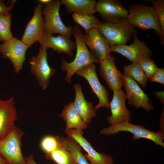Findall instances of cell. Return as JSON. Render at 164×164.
<instances>
[{
    "label": "cell",
    "mask_w": 164,
    "mask_h": 164,
    "mask_svg": "<svg viewBox=\"0 0 164 164\" xmlns=\"http://www.w3.org/2000/svg\"><path fill=\"white\" fill-rule=\"evenodd\" d=\"M82 33L80 27L75 25L73 27V34L76 45V54L73 61L68 63L63 58L61 59V69L66 72L65 80L70 83L72 77L76 72L84 67L94 63H100L101 61L90 52L84 42Z\"/></svg>",
    "instance_id": "1"
},
{
    "label": "cell",
    "mask_w": 164,
    "mask_h": 164,
    "mask_svg": "<svg viewBox=\"0 0 164 164\" xmlns=\"http://www.w3.org/2000/svg\"><path fill=\"white\" fill-rule=\"evenodd\" d=\"M23 130L14 126L0 140V155L7 164H27L21 149Z\"/></svg>",
    "instance_id": "2"
},
{
    "label": "cell",
    "mask_w": 164,
    "mask_h": 164,
    "mask_svg": "<svg viewBox=\"0 0 164 164\" xmlns=\"http://www.w3.org/2000/svg\"><path fill=\"white\" fill-rule=\"evenodd\" d=\"M128 7L127 19L132 25L143 30L153 29L161 36V32L154 8L142 4H133Z\"/></svg>",
    "instance_id": "3"
},
{
    "label": "cell",
    "mask_w": 164,
    "mask_h": 164,
    "mask_svg": "<svg viewBox=\"0 0 164 164\" xmlns=\"http://www.w3.org/2000/svg\"><path fill=\"white\" fill-rule=\"evenodd\" d=\"M97 29L111 46L125 44L132 35L137 33L135 27L126 19L114 23L101 22Z\"/></svg>",
    "instance_id": "4"
},
{
    "label": "cell",
    "mask_w": 164,
    "mask_h": 164,
    "mask_svg": "<svg viewBox=\"0 0 164 164\" xmlns=\"http://www.w3.org/2000/svg\"><path fill=\"white\" fill-rule=\"evenodd\" d=\"M120 132H128L133 134L132 139L136 140L145 138L153 141L156 145L164 147L163 132H154L145 128L144 126L131 123L128 121L118 124L111 125L102 129L101 134L106 135H115Z\"/></svg>",
    "instance_id": "5"
},
{
    "label": "cell",
    "mask_w": 164,
    "mask_h": 164,
    "mask_svg": "<svg viewBox=\"0 0 164 164\" xmlns=\"http://www.w3.org/2000/svg\"><path fill=\"white\" fill-rule=\"evenodd\" d=\"M62 5L60 0H51L45 4L42 10L44 31L52 35L58 33L70 38L73 34V27L67 26L62 21L59 14Z\"/></svg>",
    "instance_id": "6"
},
{
    "label": "cell",
    "mask_w": 164,
    "mask_h": 164,
    "mask_svg": "<svg viewBox=\"0 0 164 164\" xmlns=\"http://www.w3.org/2000/svg\"><path fill=\"white\" fill-rule=\"evenodd\" d=\"M47 49L45 46L41 45L38 55L32 57L29 60L31 73L34 75L38 84L43 90L48 86L50 79L54 75L56 70L48 63Z\"/></svg>",
    "instance_id": "7"
},
{
    "label": "cell",
    "mask_w": 164,
    "mask_h": 164,
    "mask_svg": "<svg viewBox=\"0 0 164 164\" xmlns=\"http://www.w3.org/2000/svg\"><path fill=\"white\" fill-rule=\"evenodd\" d=\"M96 66L93 63L88 65L77 71L76 73L88 81L91 90L99 100L98 104L94 108L96 110L103 107L110 108L109 95L107 88L100 83L96 71Z\"/></svg>",
    "instance_id": "8"
},
{
    "label": "cell",
    "mask_w": 164,
    "mask_h": 164,
    "mask_svg": "<svg viewBox=\"0 0 164 164\" xmlns=\"http://www.w3.org/2000/svg\"><path fill=\"white\" fill-rule=\"evenodd\" d=\"M28 48L21 40L12 37L0 44V53L3 58H8L11 61L15 72L18 73L22 69Z\"/></svg>",
    "instance_id": "9"
},
{
    "label": "cell",
    "mask_w": 164,
    "mask_h": 164,
    "mask_svg": "<svg viewBox=\"0 0 164 164\" xmlns=\"http://www.w3.org/2000/svg\"><path fill=\"white\" fill-rule=\"evenodd\" d=\"M96 12L105 22L114 23L127 19L129 11L119 0H99L97 2Z\"/></svg>",
    "instance_id": "10"
},
{
    "label": "cell",
    "mask_w": 164,
    "mask_h": 164,
    "mask_svg": "<svg viewBox=\"0 0 164 164\" xmlns=\"http://www.w3.org/2000/svg\"><path fill=\"white\" fill-rule=\"evenodd\" d=\"M111 52L118 53L133 62H137L145 58H150L152 53L144 41H141L137 33L134 35L132 43L130 45L116 44L111 46Z\"/></svg>",
    "instance_id": "11"
},
{
    "label": "cell",
    "mask_w": 164,
    "mask_h": 164,
    "mask_svg": "<svg viewBox=\"0 0 164 164\" xmlns=\"http://www.w3.org/2000/svg\"><path fill=\"white\" fill-rule=\"evenodd\" d=\"M123 80L128 103L137 109L142 107L147 112L153 110L154 107L151 100L136 81L129 76H123Z\"/></svg>",
    "instance_id": "12"
},
{
    "label": "cell",
    "mask_w": 164,
    "mask_h": 164,
    "mask_svg": "<svg viewBox=\"0 0 164 164\" xmlns=\"http://www.w3.org/2000/svg\"><path fill=\"white\" fill-rule=\"evenodd\" d=\"M65 132L86 151L87 153L84 155L91 164H114L112 157L104 152H98L93 148L91 143L84 137L83 131L71 129L65 130Z\"/></svg>",
    "instance_id": "13"
},
{
    "label": "cell",
    "mask_w": 164,
    "mask_h": 164,
    "mask_svg": "<svg viewBox=\"0 0 164 164\" xmlns=\"http://www.w3.org/2000/svg\"><path fill=\"white\" fill-rule=\"evenodd\" d=\"M113 95L109 103L111 115L106 119L108 123L113 125L123 123L126 121H131L132 113L127 108L125 102L127 97L125 92L121 89L113 91Z\"/></svg>",
    "instance_id": "14"
},
{
    "label": "cell",
    "mask_w": 164,
    "mask_h": 164,
    "mask_svg": "<svg viewBox=\"0 0 164 164\" xmlns=\"http://www.w3.org/2000/svg\"><path fill=\"white\" fill-rule=\"evenodd\" d=\"M43 5L39 3L34 9L33 16L27 24L21 40L29 48L41 38L44 31L42 10Z\"/></svg>",
    "instance_id": "15"
},
{
    "label": "cell",
    "mask_w": 164,
    "mask_h": 164,
    "mask_svg": "<svg viewBox=\"0 0 164 164\" xmlns=\"http://www.w3.org/2000/svg\"><path fill=\"white\" fill-rule=\"evenodd\" d=\"M116 59L110 54L101 61L100 74L111 91L121 90L124 85L123 76L115 65Z\"/></svg>",
    "instance_id": "16"
},
{
    "label": "cell",
    "mask_w": 164,
    "mask_h": 164,
    "mask_svg": "<svg viewBox=\"0 0 164 164\" xmlns=\"http://www.w3.org/2000/svg\"><path fill=\"white\" fill-rule=\"evenodd\" d=\"M82 37L91 52L101 62L110 54L111 46L97 29L92 30L87 34H82Z\"/></svg>",
    "instance_id": "17"
},
{
    "label": "cell",
    "mask_w": 164,
    "mask_h": 164,
    "mask_svg": "<svg viewBox=\"0 0 164 164\" xmlns=\"http://www.w3.org/2000/svg\"><path fill=\"white\" fill-rule=\"evenodd\" d=\"M15 104L13 97L0 100V140L9 133L17 119Z\"/></svg>",
    "instance_id": "18"
},
{
    "label": "cell",
    "mask_w": 164,
    "mask_h": 164,
    "mask_svg": "<svg viewBox=\"0 0 164 164\" xmlns=\"http://www.w3.org/2000/svg\"><path fill=\"white\" fill-rule=\"evenodd\" d=\"M38 42L41 45L44 46L47 48H51L59 53H65L70 58L73 56V51L76 49L75 42L70 37L60 34L54 37L44 31L41 38Z\"/></svg>",
    "instance_id": "19"
},
{
    "label": "cell",
    "mask_w": 164,
    "mask_h": 164,
    "mask_svg": "<svg viewBox=\"0 0 164 164\" xmlns=\"http://www.w3.org/2000/svg\"><path fill=\"white\" fill-rule=\"evenodd\" d=\"M73 87L75 92L74 106L84 121L88 125L90 124L92 118L96 115V110L93 108L92 102L86 100L80 84H76Z\"/></svg>",
    "instance_id": "20"
},
{
    "label": "cell",
    "mask_w": 164,
    "mask_h": 164,
    "mask_svg": "<svg viewBox=\"0 0 164 164\" xmlns=\"http://www.w3.org/2000/svg\"><path fill=\"white\" fill-rule=\"evenodd\" d=\"M59 117H62L66 122L65 130L75 129L83 131L88 127L75 109L73 102H69L64 106Z\"/></svg>",
    "instance_id": "21"
},
{
    "label": "cell",
    "mask_w": 164,
    "mask_h": 164,
    "mask_svg": "<svg viewBox=\"0 0 164 164\" xmlns=\"http://www.w3.org/2000/svg\"><path fill=\"white\" fill-rule=\"evenodd\" d=\"M63 5L69 13L78 12L92 15L96 12L97 1L94 0H61Z\"/></svg>",
    "instance_id": "22"
},
{
    "label": "cell",
    "mask_w": 164,
    "mask_h": 164,
    "mask_svg": "<svg viewBox=\"0 0 164 164\" xmlns=\"http://www.w3.org/2000/svg\"><path fill=\"white\" fill-rule=\"evenodd\" d=\"M63 137H60L56 149L52 152L45 154L46 158L51 160L54 164H77L71 153L66 149Z\"/></svg>",
    "instance_id": "23"
},
{
    "label": "cell",
    "mask_w": 164,
    "mask_h": 164,
    "mask_svg": "<svg viewBox=\"0 0 164 164\" xmlns=\"http://www.w3.org/2000/svg\"><path fill=\"white\" fill-rule=\"evenodd\" d=\"M72 17L75 22L83 28L85 34L87 33L92 29H97L101 22L94 14L74 12L72 15Z\"/></svg>",
    "instance_id": "24"
},
{
    "label": "cell",
    "mask_w": 164,
    "mask_h": 164,
    "mask_svg": "<svg viewBox=\"0 0 164 164\" xmlns=\"http://www.w3.org/2000/svg\"><path fill=\"white\" fill-rule=\"evenodd\" d=\"M123 75L133 78L143 88L146 87L148 79L137 62H133L132 64L125 66Z\"/></svg>",
    "instance_id": "25"
},
{
    "label": "cell",
    "mask_w": 164,
    "mask_h": 164,
    "mask_svg": "<svg viewBox=\"0 0 164 164\" xmlns=\"http://www.w3.org/2000/svg\"><path fill=\"white\" fill-rule=\"evenodd\" d=\"M64 145L77 164H91L82 153V147L74 139L68 136L64 138Z\"/></svg>",
    "instance_id": "26"
},
{
    "label": "cell",
    "mask_w": 164,
    "mask_h": 164,
    "mask_svg": "<svg viewBox=\"0 0 164 164\" xmlns=\"http://www.w3.org/2000/svg\"><path fill=\"white\" fill-rule=\"evenodd\" d=\"M12 15H0V42H4L13 37L11 31Z\"/></svg>",
    "instance_id": "27"
},
{
    "label": "cell",
    "mask_w": 164,
    "mask_h": 164,
    "mask_svg": "<svg viewBox=\"0 0 164 164\" xmlns=\"http://www.w3.org/2000/svg\"><path fill=\"white\" fill-rule=\"evenodd\" d=\"M147 2L151 3L154 8L157 17L160 28L161 36L160 37V43L164 45V0H147Z\"/></svg>",
    "instance_id": "28"
},
{
    "label": "cell",
    "mask_w": 164,
    "mask_h": 164,
    "mask_svg": "<svg viewBox=\"0 0 164 164\" xmlns=\"http://www.w3.org/2000/svg\"><path fill=\"white\" fill-rule=\"evenodd\" d=\"M60 137L59 136L46 135L41 139L39 145L45 154L50 153L57 147Z\"/></svg>",
    "instance_id": "29"
},
{
    "label": "cell",
    "mask_w": 164,
    "mask_h": 164,
    "mask_svg": "<svg viewBox=\"0 0 164 164\" xmlns=\"http://www.w3.org/2000/svg\"><path fill=\"white\" fill-rule=\"evenodd\" d=\"M137 62L148 79L152 77L158 68L155 62L150 58H144Z\"/></svg>",
    "instance_id": "30"
},
{
    "label": "cell",
    "mask_w": 164,
    "mask_h": 164,
    "mask_svg": "<svg viewBox=\"0 0 164 164\" xmlns=\"http://www.w3.org/2000/svg\"><path fill=\"white\" fill-rule=\"evenodd\" d=\"M150 81L159 83L164 85V68H159L152 77L149 79Z\"/></svg>",
    "instance_id": "31"
},
{
    "label": "cell",
    "mask_w": 164,
    "mask_h": 164,
    "mask_svg": "<svg viewBox=\"0 0 164 164\" xmlns=\"http://www.w3.org/2000/svg\"><path fill=\"white\" fill-rule=\"evenodd\" d=\"M16 2V0H12L9 6H6L3 1L0 0V15H5L10 13Z\"/></svg>",
    "instance_id": "32"
},
{
    "label": "cell",
    "mask_w": 164,
    "mask_h": 164,
    "mask_svg": "<svg viewBox=\"0 0 164 164\" xmlns=\"http://www.w3.org/2000/svg\"><path fill=\"white\" fill-rule=\"evenodd\" d=\"M153 94L160 100L161 102L164 104V91H155L153 92Z\"/></svg>",
    "instance_id": "33"
},
{
    "label": "cell",
    "mask_w": 164,
    "mask_h": 164,
    "mask_svg": "<svg viewBox=\"0 0 164 164\" xmlns=\"http://www.w3.org/2000/svg\"><path fill=\"white\" fill-rule=\"evenodd\" d=\"M25 158L27 164H37L34 159L33 155L32 154H30Z\"/></svg>",
    "instance_id": "34"
},
{
    "label": "cell",
    "mask_w": 164,
    "mask_h": 164,
    "mask_svg": "<svg viewBox=\"0 0 164 164\" xmlns=\"http://www.w3.org/2000/svg\"><path fill=\"white\" fill-rule=\"evenodd\" d=\"M51 0H39V2L41 4H45L50 2H51Z\"/></svg>",
    "instance_id": "35"
},
{
    "label": "cell",
    "mask_w": 164,
    "mask_h": 164,
    "mask_svg": "<svg viewBox=\"0 0 164 164\" xmlns=\"http://www.w3.org/2000/svg\"><path fill=\"white\" fill-rule=\"evenodd\" d=\"M0 164H7L3 158L0 155Z\"/></svg>",
    "instance_id": "36"
}]
</instances>
